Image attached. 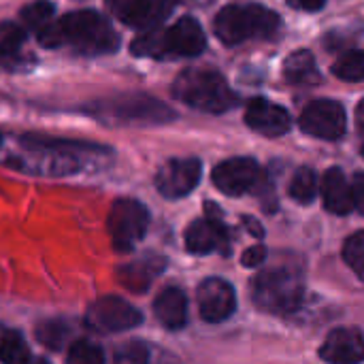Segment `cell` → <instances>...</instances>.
I'll use <instances>...</instances> for the list:
<instances>
[{
    "instance_id": "6da1fadb",
    "label": "cell",
    "mask_w": 364,
    "mask_h": 364,
    "mask_svg": "<svg viewBox=\"0 0 364 364\" xmlns=\"http://www.w3.org/2000/svg\"><path fill=\"white\" fill-rule=\"evenodd\" d=\"M109 156L111 151L96 143L26 134L19 139V154L15 151L9 158V164L21 173L64 177L100 164Z\"/></svg>"
},
{
    "instance_id": "7a4b0ae2",
    "label": "cell",
    "mask_w": 364,
    "mask_h": 364,
    "mask_svg": "<svg viewBox=\"0 0 364 364\" xmlns=\"http://www.w3.org/2000/svg\"><path fill=\"white\" fill-rule=\"evenodd\" d=\"M36 38L49 49H70L83 55L113 53L119 47V34L98 11H73L36 30Z\"/></svg>"
},
{
    "instance_id": "3957f363",
    "label": "cell",
    "mask_w": 364,
    "mask_h": 364,
    "mask_svg": "<svg viewBox=\"0 0 364 364\" xmlns=\"http://www.w3.org/2000/svg\"><path fill=\"white\" fill-rule=\"evenodd\" d=\"M207 47L203 26L194 17H181L168 28H154L136 36L130 45L139 58H194Z\"/></svg>"
},
{
    "instance_id": "277c9868",
    "label": "cell",
    "mask_w": 364,
    "mask_h": 364,
    "mask_svg": "<svg viewBox=\"0 0 364 364\" xmlns=\"http://www.w3.org/2000/svg\"><path fill=\"white\" fill-rule=\"evenodd\" d=\"M173 96L203 113H226L239 98L226 79L213 68H186L173 81Z\"/></svg>"
},
{
    "instance_id": "5b68a950",
    "label": "cell",
    "mask_w": 364,
    "mask_h": 364,
    "mask_svg": "<svg viewBox=\"0 0 364 364\" xmlns=\"http://www.w3.org/2000/svg\"><path fill=\"white\" fill-rule=\"evenodd\" d=\"M92 117L111 126H158L173 122L177 113L147 94H119L102 98L85 109Z\"/></svg>"
},
{
    "instance_id": "8992f818",
    "label": "cell",
    "mask_w": 364,
    "mask_h": 364,
    "mask_svg": "<svg viewBox=\"0 0 364 364\" xmlns=\"http://www.w3.org/2000/svg\"><path fill=\"white\" fill-rule=\"evenodd\" d=\"M279 28L275 11L260 4H230L213 21L218 38L226 45H239L250 38H269Z\"/></svg>"
},
{
    "instance_id": "52a82bcc",
    "label": "cell",
    "mask_w": 364,
    "mask_h": 364,
    "mask_svg": "<svg viewBox=\"0 0 364 364\" xmlns=\"http://www.w3.org/2000/svg\"><path fill=\"white\" fill-rule=\"evenodd\" d=\"M252 299L269 314H290L303 299V282L294 269L277 267L254 277Z\"/></svg>"
},
{
    "instance_id": "ba28073f",
    "label": "cell",
    "mask_w": 364,
    "mask_h": 364,
    "mask_svg": "<svg viewBox=\"0 0 364 364\" xmlns=\"http://www.w3.org/2000/svg\"><path fill=\"white\" fill-rule=\"evenodd\" d=\"M107 228L113 247L117 252H130L149 228V211L134 198H119L109 211Z\"/></svg>"
},
{
    "instance_id": "9c48e42d",
    "label": "cell",
    "mask_w": 364,
    "mask_h": 364,
    "mask_svg": "<svg viewBox=\"0 0 364 364\" xmlns=\"http://www.w3.org/2000/svg\"><path fill=\"white\" fill-rule=\"evenodd\" d=\"M143 324L141 311L119 296H100L85 311V326L94 333L113 335Z\"/></svg>"
},
{
    "instance_id": "30bf717a",
    "label": "cell",
    "mask_w": 364,
    "mask_h": 364,
    "mask_svg": "<svg viewBox=\"0 0 364 364\" xmlns=\"http://www.w3.org/2000/svg\"><path fill=\"white\" fill-rule=\"evenodd\" d=\"M107 9L115 19L134 30H154L173 13L175 0H107Z\"/></svg>"
},
{
    "instance_id": "8fae6325",
    "label": "cell",
    "mask_w": 364,
    "mask_h": 364,
    "mask_svg": "<svg viewBox=\"0 0 364 364\" xmlns=\"http://www.w3.org/2000/svg\"><path fill=\"white\" fill-rule=\"evenodd\" d=\"M348 115L337 100H314L301 115V130L309 136L337 141L346 134Z\"/></svg>"
},
{
    "instance_id": "7c38bea8",
    "label": "cell",
    "mask_w": 364,
    "mask_h": 364,
    "mask_svg": "<svg viewBox=\"0 0 364 364\" xmlns=\"http://www.w3.org/2000/svg\"><path fill=\"white\" fill-rule=\"evenodd\" d=\"M203 164L198 158H173L156 173V188L164 198H183L200 181Z\"/></svg>"
},
{
    "instance_id": "4fadbf2b",
    "label": "cell",
    "mask_w": 364,
    "mask_h": 364,
    "mask_svg": "<svg viewBox=\"0 0 364 364\" xmlns=\"http://www.w3.org/2000/svg\"><path fill=\"white\" fill-rule=\"evenodd\" d=\"M213 183L228 196H241L262 183V171L252 158H230L213 168Z\"/></svg>"
},
{
    "instance_id": "5bb4252c",
    "label": "cell",
    "mask_w": 364,
    "mask_h": 364,
    "mask_svg": "<svg viewBox=\"0 0 364 364\" xmlns=\"http://www.w3.org/2000/svg\"><path fill=\"white\" fill-rule=\"evenodd\" d=\"M207 218L194 220L186 230V247L190 254L196 256L228 252V230L220 220L218 207H213V203H207Z\"/></svg>"
},
{
    "instance_id": "9a60e30c",
    "label": "cell",
    "mask_w": 364,
    "mask_h": 364,
    "mask_svg": "<svg viewBox=\"0 0 364 364\" xmlns=\"http://www.w3.org/2000/svg\"><path fill=\"white\" fill-rule=\"evenodd\" d=\"M196 301H198V311L203 320L211 324L228 320L237 309V296H235L232 286L220 277L205 279L196 290Z\"/></svg>"
},
{
    "instance_id": "2e32d148",
    "label": "cell",
    "mask_w": 364,
    "mask_h": 364,
    "mask_svg": "<svg viewBox=\"0 0 364 364\" xmlns=\"http://www.w3.org/2000/svg\"><path fill=\"white\" fill-rule=\"evenodd\" d=\"M328 364H360L364 360V337L356 328H335L320 348Z\"/></svg>"
},
{
    "instance_id": "e0dca14e",
    "label": "cell",
    "mask_w": 364,
    "mask_h": 364,
    "mask_svg": "<svg viewBox=\"0 0 364 364\" xmlns=\"http://www.w3.org/2000/svg\"><path fill=\"white\" fill-rule=\"evenodd\" d=\"M245 124L262 134V136H269V139H275V136H282L290 130V115L284 107L279 105H273L264 98H256L247 105V111H245Z\"/></svg>"
},
{
    "instance_id": "ac0fdd59",
    "label": "cell",
    "mask_w": 364,
    "mask_h": 364,
    "mask_svg": "<svg viewBox=\"0 0 364 364\" xmlns=\"http://www.w3.org/2000/svg\"><path fill=\"white\" fill-rule=\"evenodd\" d=\"M166 269V258L158 254H143L136 260L124 264L117 269V277L124 288L130 292H145L158 275H162Z\"/></svg>"
},
{
    "instance_id": "d6986e66",
    "label": "cell",
    "mask_w": 364,
    "mask_h": 364,
    "mask_svg": "<svg viewBox=\"0 0 364 364\" xmlns=\"http://www.w3.org/2000/svg\"><path fill=\"white\" fill-rule=\"evenodd\" d=\"M154 314L164 328H168V331L183 328L188 322V299H186L183 290H179L175 286L164 288L154 303Z\"/></svg>"
},
{
    "instance_id": "ffe728a7",
    "label": "cell",
    "mask_w": 364,
    "mask_h": 364,
    "mask_svg": "<svg viewBox=\"0 0 364 364\" xmlns=\"http://www.w3.org/2000/svg\"><path fill=\"white\" fill-rule=\"evenodd\" d=\"M322 198L331 213L348 215L354 209V192L341 168H328L322 179Z\"/></svg>"
},
{
    "instance_id": "44dd1931",
    "label": "cell",
    "mask_w": 364,
    "mask_h": 364,
    "mask_svg": "<svg viewBox=\"0 0 364 364\" xmlns=\"http://www.w3.org/2000/svg\"><path fill=\"white\" fill-rule=\"evenodd\" d=\"M284 75L292 85H316L320 81V70L316 64V58L307 49L292 51L284 62Z\"/></svg>"
},
{
    "instance_id": "7402d4cb",
    "label": "cell",
    "mask_w": 364,
    "mask_h": 364,
    "mask_svg": "<svg viewBox=\"0 0 364 364\" xmlns=\"http://www.w3.org/2000/svg\"><path fill=\"white\" fill-rule=\"evenodd\" d=\"M36 339L41 346L49 348V350H62L68 343L70 337V326L64 320H45L36 326Z\"/></svg>"
},
{
    "instance_id": "603a6c76",
    "label": "cell",
    "mask_w": 364,
    "mask_h": 364,
    "mask_svg": "<svg viewBox=\"0 0 364 364\" xmlns=\"http://www.w3.org/2000/svg\"><path fill=\"white\" fill-rule=\"evenodd\" d=\"M0 363L2 364H28L30 350L21 333L6 331L0 339Z\"/></svg>"
},
{
    "instance_id": "cb8c5ba5",
    "label": "cell",
    "mask_w": 364,
    "mask_h": 364,
    "mask_svg": "<svg viewBox=\"0 0 364 364\" xmlns=\"http://www.w3.org/2000/svg\"><path fill=\"white\" fill-rule=\"evenodd\" d=\"M318 194V179H316V173L307 166L299 168L290 181V196L301 203V205H309L314 203Z\"/></svg>"
},
{
    "instance_id": "d4e9b609",
    "label": "cell",
    "mask_w": 364,
    "mask_h": 364,
    "mask_svg": "<svg viewBox=\"0 0 364 364\" xmlns=\"http://www.w3.org/2000/svg\"><path fill=\"white\" fill-rule=\"evenodd\" d=\"M26 30L17 26L15 21H2L0 23V58H13L17 60L21 53V47L26 45Z\"/></svg>"
},
{
    "instance_id": "484cf974",
    "label": "cell",
    "mask_w": 364,
    "mask_h": 364,
    "mask_svg": "<svg viewBox=\"0 0 364 364\" xmlns=\"http://www.w3.org/2000/svg\"><path fill=\"white\" fill-rule=\"evenodd\" d=\"M333 73L341 81L358 83L364 81V51H346L333 64Z\"/></svg>"
},
{
    "instance_id": "4316f807",
    "label": "cell",
    "mask_w": 364,
    "mask_h": 364,
    "mask_svg": "<svg viewBox=\"0 0 364 364\" xmlns=\"http://www.w3.org/2000/svg\"><path fill=\"white\" fill-rule=\"evenodd\" d=\"M66 364H105V352L100 346L87 339H79L68 348Z\"/></svg>"
},
{
    "instance_id": "83f0119b",
    "label": "cell",
    "mask_w": 364,
    "mask_h": 364,
    "mask_svg": "<svg viewBox=\"0 0 364 364\" xmlns=\"http://www.w3.org/2000/svg\"><path fill=\"white\" fill-rule=\"evenodd\" d=\"M343 260L360 279H364V230L348 237L343 243Z\"/></svg>"
},
{
    "instance_id": "f1b7e54d",
    "label": "cell",
    "mask_w": 364,
    "mask_h": 364,
    "mask_svg": "<svg viewBox=\"0 0 364 364\" xmlns=\"http://www.w3.org/2000/svg\"><path fill=\"white\" fill-rule=\"evenodd\" d=\"M53 11H55V6L49 0H34V2H30V4H26L21 9V19L30 28L41 30L43 26L53 21Z\"/></svg>"
},
{
    "instance_id": "f546056e",
    "label": "cell",
    "mask_w": 364,
    "mask_h": 364,
    "mask_svg": "<svg viewBox=\"0 0 364 364\" xmlns=\"http://www.w3.org/2000/svg\"><path fill=\"white\" fill-rule=\"evenodd\" d=\"M113 364H149V350L141 341H128L115 352Z\"/></svg>"
},
{
    "instance_id": "4dcf8cb0",
    "label": "cell",
    "mask_w": 364,
    "mask_h": 364,
    "mask_svg": "<svg viewBox=\"0 0 364 364\" xmlns=\"http://www.w3.org/2000/svg\"><path fill=\"white\" fill-rule=\"evenodd\" d=\"M243 267H258V264H262L264 260H267V247H262V245H254V247H250L245 254H243Z\"/></svg>"
},
{
    "instance_id": "1f68e13d",
    "label": "cell",
    "mask_w": 364,
    "mask_h": 364,
    "mask_svg": "<svg viewBox=\"0 0 364 364\" xmlns=\"http://www.w3.org/2000/svg\"><path fill=\"white\" fill-rule=\"evenodd\" d=\"M352 192H354V207L360 209L364 213V173H358V175L354 177Z\"/></svg>"
},
{
    "instance_id": "d6a6232c",
    "label": "cell",
    "mask_w": 364,
    "mask_h": 364,
    "mask_svg": "<svg viewBox=\"0 0 364 364\" xmlns=\"http://www.w3.org/2000/svg\"><path fill=\"white\" fill-rule=\"evenodd\" d=\"M324 2L326 0H288V4L299 11H318L324 6Z\"/></svg>"
},
{
    "instance_id": "836d02e7",
    "label": "cell",
    "mask_w": 364,
    "mask_h": 364,
    "mask_svg": "<svg viewBox=\"0 0 364 364\" xmlns=\"http://www.w3.org/2000/svg\"><path fill=\"white\" fill-rule=\"evenodd\" d=\"M243 222H245V224H247V226L252 228V232H254L256 237H262V228H260V226H258V224H256V222H254L252 218H245Z\"/></svg>"
},
{
    "instance_id": "e575fe53",
    "label": "cell",
    "mask_w": 364,
    "mask_h": 364,
    "mask_svg": "<svg viewBox=\"0 0 364 364\" xmlns=\"http://www.w3.org/2000/svg\"><path fill=\"white\" fill-rule=\"evenodd\" d=\"M356 119H358V128L364 132V100L360 102V107H358V113H356Z\"/></svg>"
},
{
    "instance_id": "d590c367",
    "label": "cell",
    "mask_w": 364,
    "mask_h": 364,
    "mask_svg": "<svg viewBox=\"0 0 364 364\" xmlns=\"http://www.w3.org/2000/svg\"><path fill=\"white\" fill-rule=\"evenodd\" d=\"M28 364H51V363H49V360H45V358H34V360L30 358V363Z\"/></svg>"
},
{
    "instance_id": "8d00e7d4",
    "label": "cell",
    "mask_w": 364,
    "mask_h": 364,
    "mask_svg": "<svg viewBox=\"0 0 364 364\" xmlns=\"http://www.w3.org/2000/svg\"><path fill=\"white\" fill-rule=\"evenodd\" d=\"M0 145H2V134H0Z\"/></svg>"
}]
</instances>
